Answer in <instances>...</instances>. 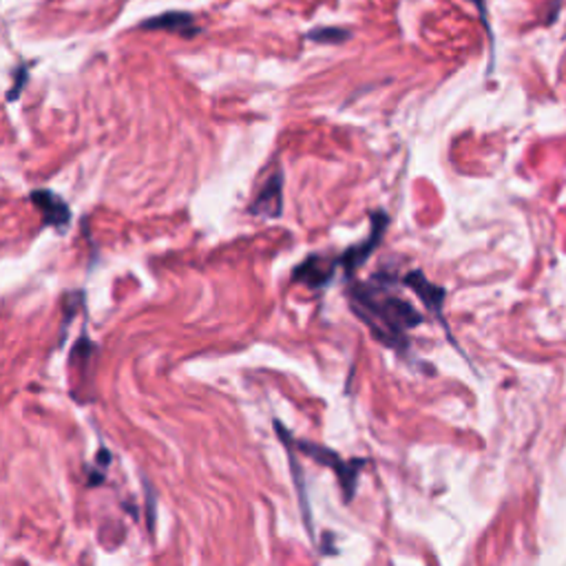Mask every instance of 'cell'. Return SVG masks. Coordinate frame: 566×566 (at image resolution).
I'll return each mask as SVG.
<instances>
[{
  "instance_id": "1",
  "label": "cell",
  "mask_w": 566,
  "mask_h": 566,
  "mask_svg": "<svg viewBox=\"0 0 566 566\" xmlns=\"http://www.w3.org/2000/svg\"><path fill=\"white\" fill-rule=\"evenodd\" d=\"M390 274H374L367 283L350 285L352 310L370 328L385 348L405 352L410 348L407 333L422 323V314L407 299L390 290Z\"/></svg>"
},
{
  "instance_id": "2",
  "label": "cell",
  "mask_w": 566,
  "mask_h": 566,
  "mask_svg": "<svg viewBox=\"0 0 566 566\" xmlns=\"http://www.w3.org/2000/svg\"><path fill=\"white\" fill-rule=\"evenodd\" d=\"M299 452L305 453V456L313 458L314 462H321L323 467L333 469V472L339 476L341 489H343L345 500H350L354 496L356 492V481H359V473L361 469L365 467L363 461H356V462H348L339 456V453L328 450V447L319 445V442H299Z\"/></svg>"
},
{
  "instance_id": "3",
  "label": "cell",
  "mask_w": 566,
  "mask_h": 566,
  "mask_svg": "<svg viewBox=\"0 0 566 566\" xmlns=\"http://www.w3.org/2000/svg\"><path fill=\"white\" fill-rule=\"evenodd\" d=\"M370 219H372V231L365 237V242L356 243V246H350L339 257V266L345 270V274H348V277H352V274H354L356 270L363 266L367 259L372 257V253L379 248V243H381V239H383L387 226H390V215H387L385 211H381V208L379 211H372Z\"/></svg>"
},
{
  "instance_id": "4",
  "label": "cell",
  "mask_w": 566,
  "mask_h": 566,
  "mask_svg": "<svg viewBox=\"0 0 566 566\" xmlns=\"http://www.w3.org/2000/svg\"><path fill=\"white\" fill-rule=\"evenodd\" d=\"M29 200L35 208H38L40 217H43V226H54L58 233H65L71 223V208L65 204L60 195L47 188H38L29 195Z\"/></svg>"
},
{
  "instance_id": "5",
  "label": "cell",
  "mask_w": 566,
  "mask_h": 566,
  "mask_svg": "<svg viewBox=\"0 0 566 566\" xmlns=\"http://www.w3.org/2000/svg\"><path fill=\"white\" fill-rule=\"evenodd\" d=\"M283 213V173L277 171L259 188L257 197L250 204V215L262 219H277Z\"/></svg>"
},
{
  "instance_id": "6",
  "label": "cell",
  "mask_w": 566,
  "mask_h": 566,
  "mask_svg": "<svg viewBox=\"0 0 566 566\" xmlns=\"http://www.w3.org/2000/svg\"><path fill=\"white\" fill-rule=\"evenodd\" d=\"M339 266V259L333 262V259H325L321 254H310L305 262H301L297 268H294L293 279L294 282L303 283L305 288H325L334 277V270Z\"/></svg>"
},
{
  "instance_id": "7",
  "label": "cell",
  "mask_w": 566,
  "mask_h": 566,
  "mask_svg": "<svg viewBox=\"0 0 566 566\" xmlns=\"http://www.w3.org/2000/svg\"><path fill=\"white\" fill-rule=\"evenodd\" d=\"M140 29H146V32H171L182 35V38H193V35L200 34V27H197L195 16L188 12H166L160 14V16L146 18L140 23Z\"/></svg>"
},
{
  "instance_id": "8",
  "label": "cell",
  "mask_w": 566,
  "mask_h": 566,
  "mask_svg": "<svg viewBox=\"0 0 566 566\" xmlns=\"http://www.w3.org/2000/svg\"><path fill=\"white\" fill-rule=\"evenodd\" d=\"M402 283H405L407 288L414 290L416 297L425 303V308L430 310V313L436 314L438 319H442V303H445V297H447L445 288L432 283L430 279L421 273V270H412V273H407L405 277H402Z\"/></svg>"
},
{
  "instance_id": "9",
  "label": "cell",
  "mask_w": 566,
  "mask_h": 566,
  "mask_svg": "<svg viewBox=\"0 0 566 566\" xmlns=\"http://www.w3.org/2000/svg\"><path fill=\"white\" fill-rule=\"evenodd\" d=\"M350 38L352 32L343 27H317L308 32V40H314L319 45H343Z\"/></svg>"
},
{
  "instance_id": "10",
  "label": "cell",
  "mask_w": 566,
  "mask_h": 566,
  "mask_svg": "<svg viewBox=\"0 0 566 566\" xmlns=\"http://www.w3.org/2000/svg\"><path fill=\"white\" fill-rule=\"evenodd\" d=\"M27 78H29V69L23 65V67L16 69V83H14L12 89L7 91V100L9 102H14L20 94H23V86L27 84Z\"/></svg>"
}]
</instances>
